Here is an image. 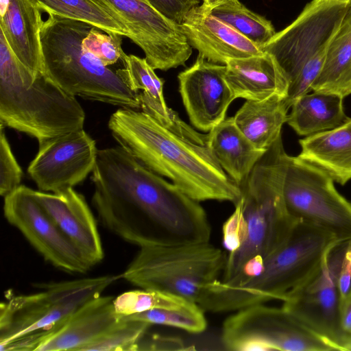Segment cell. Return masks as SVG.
Here are the masks:
<instances>
[{
	"mask_svg": "<svg viewBox=\"0 0 351 351\" xmlns=\"http://www.w3.org/2000/svg\"><path fill=\"white\" fill-rule=\"evenodd\" d=\"M337 241L326 230L299 220L285 243L264 262L259 274L233 288L217 280L204 290L197 303L204 311L219 313L271 300L283 301L318 270Z\"/></svg>",
	"mask_w": 351,
	"mask_h": 351,
	"instance_id": "277c9868",
	"label": "cell"
},
{
	"mask_svg": "<svg viewBox=\"0 0 351 351\" xmlns=\"http://www.w3.org/2000/svg\"><path fill=\"white\" fill-rule=\"evenodd\" d=\"M226 65L208 61L198 54L194 64L178 76L179 90L191 123L210 132L225 119L235 97L225 79Z\"/></svg>",
	"mask_w": 351,
	"mask_h": 351,
	"instance_id": "2e32d148",
	"label": "cell"
},
{
	"mask_svg": "<svg viewBox=\"0 0 351 351\" xmlns=\"http://www.w3.org/2000/svg\"><path fill=\"white\" fill-rule=\"evenodd\" d=\"M339 287L343 298L351 291V240L348 241L341 266Z\"/></svg>",
	"mask_w": 351,
	"mask_h": 351,
	"instance_id": "8d00e7d4",
	"label": "cell"
},
{
	"mask_svg": "<svg viewBox=\"0 0 351 351\" xmlns=\"http://www.w3.org/2000/svg\"><path fill=\"white\" fill-rule=\"evenodd\" d=\"M203 4L211 9L215 6V0H203Z\"/></svg>",
	"mask_w": 351,
	"mask_h": 351,
	"instance_id": "f35d334b",
	"label": "cell"
},
{
	"mask_svg": "<svg viewBox=\"0 0 351 351\" xmlns=\"http://www.w3.org/2000/svg\"><path fill=\"white\" fill-rule=\"evenodd\" d=\"M38 144L27 173L40 191L58 193L73 188L94 169L98 149L84 129Z\"/></svg>",
	"mask_w": 351,
	"mask_h": 351,
	"instance_id": "9a60e30c",
	"label": "cell"
},
{
	"mask_svg": "<svg viewBox=\"0 0 351 351\" xmlns=\"http://www.w3.org/2000/svg\"><path fill=\"white\" fill-rule=\"evenodd\" d=\"M287 123L300 136H308L334 129L349 118L343 98L313 91L298 98L291 106Z\"/></svg>",
	"mask_w": 351,
	"mask_h": 351,
	"instance_id": "4316f807",
	"label": "cell"
},
{
	"mask_svg": "<svg viewBox=\"0 0 351 351\" xmlns=\"http://www.w3.org/2000/svg\"><path fill=\"white\" fill-rule=\"evenodd\" d=\"M210 13L261 48L276 33L270 21L250 10L239 0L219 3L210 9Z\"/></svg>",
	"mask_w": 351,
	"mask_h": 351,
	"instance_id": "f1b7e54d",
	"label": "cell"
},
{
	"mask_svg": "<svg viewBox=\"0 0 351 351\" xmlns=\"http://www.w3.org/2000/svg\"><path fill=\"white\" fill-rule=\"evenodd\" d=\"M122 21L130 38L144 52L155 70L185 65L192 47L180 24L169 19L146 0H101Z\"/></svg>",
	"mask_w": 351,
	"mask_h": 351,
	"instance_id": "4fadbf2b",
	"label": "cell"
},
{
	"mask_svg": "<svg viewBox=\"0 0 351 351\" xmlns=\"http://www.w3.org/2000/svg\"><path fill=\"white\" fill-rule=\"evenodd\" d=\"M180 26L190 45L213 63L226 65L229 60L264 52L261 47L212 15L210 8L203 3L190 10Z\"/></svg>",
	"mask_w": 351,
	"mask_h": 351,
	"instance_id": "ac0fdd59",
	"label": "cell"
},
{
	"mask_svg": "<svg viewBox=\"0 0 351 351\" xmlns=\"http://www.w3.org/2000/svg\"><path fill=\"white\" fill-rule=\"evenodd\" d=\"M152 325L139 320L121 319L81 351H136L137 343Z\"/></svg>",
	"mask_w": 351,
	"mask_h": 351,
	"instance_id": "4dcf8cb0",
	"label": "cell"
},
{
	"mask_svg": "<svg viewBox=\"0 0 351 351\" xmlns=\"http://www.w3.org/2000/svg\"><path fill=\"white\" fill-rule=\"evenodd\" d=\"M207 145L223 171L239 187L266 152L248 140L237 127L233 117L225 119L209 132Z\"/></svg>",
	"mask_w": 351,
	"mask_h": 351,
	"instance_id": "cb8c5ba5",
	"label": "cell"
},
{
	"mask_svg": "<svg viewBox=\"0 0 351 351\" xmlns=\"http://www.w3.org/2000/svg\"><path fill=\"white\" fill-rule=\"evenodd\" d=\"M283 195L288 210L298 220L326 230L338 241L351 240V202L319 167L289 156Z\"/></svg>",
	"mask_w": 351,
	"mask_h": 351,
	"instance_id": "8fae6325",
	"label": "cell"
},
{
	"mask_svg": "<svg viewBox=\"0 0 351 351\" xmlns=\"http://www.w3.org/2000/svg\"><path fill=\"white\" fill-rule=\"evenodd\" d=\"M156 10L179 24L193 8L203 0H146Z\"/></svg>",
	"mask_w": 351,
	"mask_h": 351,
	"instance_id": "d590c367",
	"label": "cell"
},
{
	"mask_svg": "<svg viewBox=\"0 0 351 351\" xmlns=\"http://www.w3.org/2000/svg\"><path fill=\"white\" fill-rule=\"evenodd\" d=\"M311 90L336 95L343 99L351 95V0L330 43L324 64L312 83Z\"/></svg>",
	"mask_w": 351,
	"mask_h": 351,
	"instance_id": "484cf974",
	"label": "cell"
},
{
	"mask_svg": "<svg viewBox=\"0 0 351 351\" xmlns=\"http://www.w3.org/2000/svg\"><path fill=\"white\" fill-rule=\"evenodd\" d=\"M189 302L173 294L141 289L123 293L113 303L117 314L129 316L155 308H178Z\"/></svg>",
	"mask_w": 351,
	"mask_h": 351,
	"instance_id": "1f68e13d",
	"label": "cell"
},
{
	"mask_svg": "<svg viewBox=\"0 0 351 351\" xmlns=\"http://www.w3.org/2000/svg\"><path fill=\"white\" fill-rule=\"evenodd\" d=\"M288 157L280 136L240 186L246 236L227 255L219 279L226 287H237L259 274L264 262L285 243L299 221L288 210L283 195Z\"/></svg>",
	"mask_w": 351,
	"mask_h": 351,
	"instance_id": "3957f363",
	"label": "cell"
},
{
	"mask_svg": "<svg viewBox=\"0 0 351 351\" xmlns=\"http://www.w3.org/2000/svg\"><path fill=\"white\" fill-rule=\"evenodd\" d=\"M0 120L4 127L38 143L84 128L85 112L76 97L43 73L34 77L0 32Z\"/></svg>",
	"mask_w": 351,
	"mask_h": 351,
	"instance_id": "8992f818",
	"label": "cell"
},
{
	"mask_svg": "<svg viewBox=\"0 0 351 351\" xmlns=\"http://www.w3.org/2000/svg\"><path fill=\"white\" fill-rule=\"evenodd\" d=\"M349 241H337L318 270L288 293L282 305L341 351L348 350L350 339L341 324L343 297L339 287L341 266Z\"/></svg>",
	"mask_w": 351,
	"mask_h": 351,
	"instance_id": "7c38bea8",
	"label": "cell"
},
{
	"mask_svg": "<svg viewBox=\"0 0 351 351\" xmlns=\"http://www.w3.org/2000/svg\"><path fill=\"white\" fill-rule=\"evenodd\" d=\"M228 0H215V6L219 4V3H221L224 1H226Z\"/></svg>",
	"mask_w": 351,
	"mask_h": 351,
	"instance_id": "ab89813d",
	"label": "cell"
},
{
	"mask_svg": "<svg viewBox=\"0 0 351 351\" xmlns=\"http://www.w3.org/2000/svg\"><path fill=\"white\" fill-rule=\"evenodd\" d=\"M122 36L93 27L84 38L82 45L86 50L108 66L121 60L125 53L121 48Z\"/></svg>",
	"mask_w": 351,
	"mask_h": 351,
	"instance_id": "d6a6232c",
	"label": "cell"
},
{
	"mask_svg": "<svg viewBox=\"0 0 351 351\" xmlns=\"http://www.w3.org/2000/svg\"><path fill=\"white\" fill-rule=\"evenodd\" d=\"M40 10L32 0H0V32L17 59L34 76L42 73Z\"/></svg>",
	"mask_w": 351,
	"mask_h": 351,
	"instance_id": "44dd1931",
	"label": "cell"
},
{
	"mask_svg": "<svg viewBox=\"0 0 351 351\" xmlns=\"http://www.w3.org/2000/svg\"><path fill=\"white\" fill-rule=\"evenodd\" d=\"M95 26L49 14L40 29L42 73L75 97L141 109L138 92L132 90L116 71L83 47Z\"/></svg>",
	"mask_w": 351,
	"mask_h": 351,
	"instance_id": "5b68a950",
	"label": "cell"
},
{
	"mask_svg": "<svg viewBox=\"0 0 351 351\" xmlns=\"http://www.w3.org/2000/svg\"><path fill=\"white\" fill-rule=\"evenodd\" d=\"M33 195L91 267L103 259L97 223L83 195L73 188L58 193L33 190Z\"/></svg>",
	"mask_w": 351,
	"mask_h": 351,
	"instance_id": "e0dca14e",
	"label": "cell"
},
{
	"mask_svg": "<svg viewBox=\"0 0 351 351\" xmlns=\"http://www.w3.org/2000/svg\"><path fill=\"white\" fill-rule=\"evenodd\" d=\"M221 342L234 351H330L337 348L283 308L257 304L237 310L223 322Z\"/></svg>",
	"mask_w": 351,
	"mask_h": 351,
	"instance_id": "30bf717a",
	"label": "cell"
},
{
	"mask_svg": "<svg viewBox=\"0 0 351 351\" xmlns=\"http://www.w3.org/2000/svg\"><path fill=\"white\" fill-rule=\"evenodd\" d=\"M234 206V211L225 221L222 228L223 243L229 252L238 249L246 236V225L241 199Z\"/></svg>",
	"mask_w": 351,
	"mask_h": 351,
	"instance_id": "e575fe53",
	"label": "cell"
},
{
	"mask_svg": "<svg viewBox=\"0 0 351 351\" xmlns=\"http://www.w3.org/2000/svg\"><path fill=\"white\" fill-rule=\"evenodd\" d=\"M119 278L103 276L53 282L36 293L11 295L0 306V347L27 337L36 351L49 334Z\"/></svg>",
	"mask_w": 351,
	"mask_h": 351,
	"instance_id": "9c48e42d",
	"label": "cell"
},
{
	"mask_svg": "<svg viewBox=\"0 0 351 351\" xmlns=\"http://www.w3.org/2000/svg\"><path fill=\"white\" fill-rule=\"evenodd\" d=\"M341 324L344 332L351 335V291L342 298L341 304Z\"/></svg>",
	"mask_w": 351,
	"mask_h": 351,
	"instance_id": "74e56055",
	"label": "cell"
},
{
	"mask_svg": "<svg viewBox=\"0 0 351 351\" xmlns=\"http://www.w3.org/2000/svg\"><path fill=\"white\" fill-rule=\"evenodd\" d=\"M225 79L235 99L263 100L274 95L287 97L289 80L269 53L229 60Z\"/></svg>",
	"mask_w": 351,
	"mask_h": 351,
	"instance_id": "7402d4cb",
	"label": "cell"
},
{
	"mask_svg": "<svg viewBox=\"0 0 351 351\" xmlns=\"http://www.w3.org/2000/svg\"><path fill=\"white\" fill-rule=\"evenodd\" d=\"M108 128L123 149L152 171L169 178L199 202L241 198L240 187L223 171L207 145L178 135L149 114L120 108L110 116Z\"/></svg>",
	"mask_w": 351,
	"mask_h": 351,
	"instance_id": "7a4b0ae2",
	"label": "cell"
},
{
	"mask_svg": "<svg viewBox=\"0 0 351 351\" xmlns=\"http://www.w3.org/2000/svg\"><path fill=\"white\" fill-rule=\"evenodd\" d=\"M299 143L300 158L341 185L351 180V118L334 129L306 136Z\"/></svg>",
	"mask_w": 351,
	"mask_h": 351,
	"instance_id": "603a6c76",
	"label": "cell"
},
{
	"mask_svg": "<svg viewBox=\"0 0 351 351\" xmlns=\"http://www.w3.org/2000/svg\"><path fill=\"white\" fill-rule=\"evenodd\" d=\"M91 180L101 222L124 241L140 247L209 242L211 227L199 202L121 147L98 150Z\"/></svg>",
	"mask_w": 351,
	"mask_h": 351,
	"instance_id": "6da1fadb",
	"label": "cell"
},
{
	"mask_svg": "<svg viewBox=\"0 0 351 351\" xmlns=\"http://www.w3.org/2000/svg\"><path fill=\"white\" fill-rule=\"evenodd\" d=\"M3 127L1 124L0 195L5 197L21 185L23 171L12 152Z\"/></svg>",
	"mask_w": 351,
	"mask_h": 351,
	"instance_id": "836d02e7",
	"label": "cell"
},
{
	"mask_svg": "<svg viewBox=\"0 0 351 351\" xmlns=\"http://www.w3.org/2000/svg\"><path fill=\"white\" fill-rule=\"evenodd\" d=\"M348 350H351V335L348 344Z\"/></svg>",
	"mask_w": 351,
	"mask_h": 351,
	"instance_id": "60d3db41",
	"label": "cell"
},
{
	"mask_svg": "<svg viewBox=\"0 0 351 351\" xmlns=\"http://www.w3.org/2000/svg\"><path fill=\"white\" fill-rule=\"evenodd\" d=\"M123 69L117 70L127 86L138 92L141 110L178 135L200 145H207L208 136L186 125L178 114L168 108L163 96L165 81L158 77L145 58L123 54Z\"/></svg>",
	"mask_w": 351,
	"mask_h": 351,
	"instance_id": "d6986e66",
	"label": "cell"
},
{
	"mask_svg": "<svg viewBox=\"0 0 351 351\" xmlns=\"http://www.w3.org/2000/svg\"><path fill=\"white\" fill-rule=\"evenodd\" d=\"M204 312L197 303L189 302L178 308H155L121 317L143 321L151 325L171 326L190 333H199L205 330L207 326Z\"/></svg>",
	"mask_w": 351,
	"mask_h": 351,
	"instance_id": "f546056e",
	"label": "cell"
},
{
	"mask_svg": "<svg viewBox=\"0 0 351 351\" xmlns=\"http://www.w3.org/2000/svg\"><path fill=\"white\" fill-rule=\"evenodd\" d=\"M3 212L7 221L54 267L75 274L92 267L37 202L33 189L20 185L5 196Z\"/></svg>",
	"mask_w": 351,
	"mask_h": 351,
	"instance_id": "5bb4252c",
	"label": "cell"
},
{
	"mask_svg": "<svg viewBox=\"0 0 351 351\" xmlns=\"http://www.w3.org/2000/svg\"><path fill=\"white\" fill-rule=\"evenodd\" d=\"M285 97L274 95L263 100H246L233 117L239 130L258 149H268L281 136L289 109Z\"/></svg>",
	"mask_w": 351,
	"mask_h": 351,
	"instance_id": "d4e9b609",
	"label": "cell"
},
{
	"mask_svg": "<svg viewBox=\"0 0 351 351\" xmlns=\"http://www.w3.org/2000/svg\"><path fill=\"white\" fill-rule=\"evenodd\" d=\"M227 254L209 242L141 247L119 276L141 289L173 294L197 303L219 280Z\"/></svg>",
	"mask_w": 351,
	"mask_h": 351,
	"instance_id": "ba28073f",
	"label": "cell"
},
{
	"mask_svg": "<svg viewBox=\"0 0 351 351\" xmlns=\"http://www.w3.org/2000/svg\"><path fill=\"white\" fill-rule=\"evenodd\" d=\"M114 299L99 295L90 300L49 334L36 351H81L121 319Z\"/></svg>",
	"mask_w": 351,
	"mask_h": 351,
	"instance_id": "ffe728a7",
	"label": "cell"
},
{
	"mask_svg": "<svg viewBox=\"0 0 351 351\" xmlns=\"http://www.w3.org/2000/svg\"><path fill=\"white\" fill-rule=\"evenodd\" d=\"M48 14L89 23L108 34L128 37L121 19L101 0H32Z\"/></svg>",
	"mask_w": 351,
	"mask_h": 351,
	"instance_id": "83f0119b",
	"label": "cell"
},
{
	"mask_svg": "<svg viewBox=\"0 0 351 351\" xmlns=\"http://www.w3.org/2000/svg\"><path fill=\"white\" fill-rule=\"evenodd\" d=\"M350 0H313L287 27L262 48L276 60L289 80V106L311 90L330 43L346 13Z\"/></svg>",
	"mask_w": 351,
	"mask_h": 351,
	"instance_id": "52a82bcc",
	"label": "cell"
}]
</instances>
